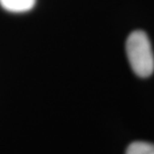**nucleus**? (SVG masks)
<instances>
[{"mask_svg":"<svg viewBox=\"0 0 154 154\" xmlns=\"http://www.w3.org/2000/svg\"><path fill=\"white\" fill-rule=\"evenodd\" d=\"M36 0H0V5L6 11L12 13H23L34 7Z\"/></svg>","mask_w":154,"mask_h":154,"instance_id":"2","label":"nucleus"},{"mask_svg":"<svg viewBox=\"0 0 154 154\" xmlns=\"http://www.w3.org/2000/svg\"><path fill=\"white\" fill-rule=\"evenodd\" d=\"M126 56L133 73L139 78H148L154 72V55L149 37L142 30H135L127 37Z\"/></svg>","mask_w":154,"mask_h":154,"instance_id":"1","label":"nucleus"},{"mask_svg":"<svg viewBox=\"0 0 154 154\" xmlns=\"http://www.w3.org/2000/svg\"><path fill=\"white\" fill-rule=\"evenodd\" d=\"M125 154H154V143L134 141L127 147Z\"/></svg>","mask_w":154,"mask_h":154,"instance_id":"3","label":"nucleus"}]
</instances>
